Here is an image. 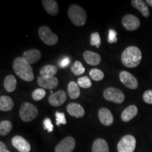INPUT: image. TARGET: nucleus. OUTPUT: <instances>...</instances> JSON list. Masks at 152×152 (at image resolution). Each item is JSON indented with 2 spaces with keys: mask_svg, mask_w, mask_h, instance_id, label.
<instances>
[{
  "mask_svg": "<svg viewBox=\"0 0 152 152\" xmlns=\"http://www.w3.org/2000/svg\"><path fill=\"white\" fill-rule=\"evenodd\" d=\"M121 22L123 27L129 31L137 30L140 26V21L139 18L132 14H127L123 16Z\"/></svg>",
  "mask_w": 152,
  "mask_h": 152,
  "instance_id": "nucleus-8",
  "label": "nucleus"
},
{
  "mask_svg": "<svg viewBox=\"0 0 152 152\" xmlns=\"http://www.w3.org/2000/svg\"><path fill=\"white\" fill-rule=\"evenodd\" d=\"M83 58L89 65L96 66L99 65L101 62L100 55L96 52H91V51H85L83 53Z\"/></svg>",
  "mask_w": 152,
  "mask_h": 152,
  "instance_id": "nucleus-18",
  "label": "nucleus"
},
{
  "mask_svg": "<svg viewBox=\"0 0 152 152\" xmlns=\"http://www.w3.org/2000/svg\"><path fill=\"white\" fill-rule=\"evenodd\" d=\"M146 2H147L148 4L150 6V7H152V0H147V1H146Z\"/></svg>",
  "mask_w": 152,
  "mask_h": 152,
  "instance_id": "nucleus-38",
  "label": "nucleus"
},
{
  "mask_svg": "<svg viewBox=\"0 0 152 152\" xmlns=\"http://www.w3.org/2000/svg\"><path fill=\"white\" fill-rule=\"evenodd\" d=\"M13 146L20 152H30L31 147L27 140L21 136H15L12 139Z\"/></svg>",
  "mask_w": 152,
  "mask_h": 152,
  "instance_id": "nucleus-12",
  "label": "nucleus"
},
{
  "mask_svg": "<svg viewBox=\"0 0 152 152\" xmlns=\"http://www.w3.org/2000/svg\"><path fill=\"white\" fill-rule=\"evenodd\" d=\"M75 140L72 137H66L55 147V152H72L75 149Z\"/></svg>",
  "mask_w": 152,
  "mask_h": 152,
  "instance_id": "nucleus-10",
  "label": "nucleus"
},
{
  "mask_svg": "<svg viewBox=\"0 0 152 152\" xmlns=\"http://www.w3.org/2000/svg\"><path fill=\"white\" fill-rule=\"evenodd\" d=\"M66 110L70 115L77 118L84 116L85 113L84 108L80 104L77 103H71L68 104V106H66Z\"/></svg>",
  "mask_w": 152,
  "mask_h": 152,
  "instance_id": "nucleus-16",
  "label": "nucleus"
},
{
  "mask_svg": "<svg viewBox=\"0 0 152 152\" xmlns=\"http://www.w3.org/2000/svg\"><path fill=\"white\" fill-rule=\"evenodd\" d=\"M13 69L15 73L25 81L31 82L34 80L33 68L23 57L15 58L13 63Z\"/></svg>",
  "mask_w": 152,
  "mask_h": 152,
  "instance_id": "nucleus-1",
  "label": "nucleus"
},
{
  "mask_svg": "<svg viewBox=\"0 0 152 152\" xmlns=\"http://www.w3.org/2000/svg\"><path fill=\"white\" fill-rule=\"evenodd\" d=\"M38 110L37 107L29 102H25L19 109V115L24 122H30L37 116Z\"/></svg>",
  "mask_w": 152,
  "mask_h": 152,
  "instance_id": "nucleus-4",
  "label": "nucleus"
},
{
  "mask_svg": "<svg viewBox=\"0 0 152 152\" xmlns=\"http://www.w3.org/2000/svg\"><path fill=\"white\" fill-rule=\"evenodd\" d=\"M117 33L114 30H109V37H108V41L109 43H115L117 42L116 37Z\"/></svg>",
  "mask_w": 152,
  "mask_h": 152,
  "instance_id": "nucleus-35",
  "label": "nucleus"
},
{
  "mask_svg": "<svg viewBox=\"0 0 152 152\" xmlns=\"http://www.w3.org/2000/svg\"><path fill=\"white\" fill-rule=\"evenodd\" d=\"M45 95H46V92L45 90L42 88H38L36 89L35 90L33 91V92L32 93V97L35 101H40L45 97Z\"/></svg>",
  "mask_w": 152,
  "mask_h": 152,
  "instance_id": "nucleus-30",
  "label": "nucleus"
},
{
  "mask_svg": "<svg viewBox=\"0 0 152 152\" xmlns=\"http://www.w3.org/2000/svg\"><path fill=\"white\" fill-rule=\"evenodd\" d=\"M77 85L82 88H90L92 86V81L87 76H83L77 80Z\"/></svg>",
  "mask_w": 152,
  "mask_h": 152,
  "instance_id": "nucleus-29",
  "label": "nucleus"
},
{
  "mask_svg": "<svg viewBox=\"0 0 152 152\" xmlns=\"http://www.w3.org/2000/svg\"><path fill=\"white\" fill-rule=\"evenodd\" d=\"M98 115L100 122L102 125H105V126H110L113 124L114 118L109 109H106V108H102L99 111Z\"/></svg>",
  "mask_w": 152,
  "mask_h": 152,
  "instance_id": "nucleus-13",
  "label": "nucleus"
},
{
  "mask_svg": "<svg viewBox=\"0 0 152 152\" xmlns=\"http://www.w3.org/2000/svg\"><path fill=\"white\" fill-rule=\"evenodd\" d=\"M45 11L49 15L52 16H56L59 11L58 3L55 0H43L42 1Z\"/></svg>",
  "mask_w": 152,
  "mask_h": 152,
  "instance_id": "nucleus-17",
  "label": "nucleus"
},
{
  "mask_svg": "<svg viewBox=\"0 0 152 152\" xmlns=\"http://www.w3.org/2000/svg\"><path fill=\"white\" fill-rule=\"evenodd\" d=\"M57 71H58V68H57L56 66L47 65L43 66L41 68L39 73H40L41 77H44V78H52V77H54Z\"/></svg>",
  "mask_w": 152,
  "mask_h": 152,
  "instance_id": "nucleus-22",
  "label": "nucleus"
},
{
  "mask_svg": "<svg viewBox=\"0 0 152 152\" xmlns=\"http://www.w3.org/2000/svg\"><path fill=\"white\" fill-rule=\"evenodd\" d=\"M143 99L146 103L152 104V90H147L144 93Z\"/></svg>",
  "mask_w": 152,
  "mask_h": 152,
  "instance_id": "nucleus-34",
  "label": "nucleus"
},
{
  "mask_svg": "<svg viewBox=\"0 0 152 152\" xmlns=\"http://www.w3.org/2000/svg\"><path fill=\"white\" fill-rule=\"evenodd\" d=\"M131 3H132L133 7L137 9L138 11H140L144 17L148 18L149 16V9L147 4H146V1H142V0H133L131 1Z\"/></svg>",
  "mask_w": 152,
  "mask_h": 152,
  "instance_id": "nucleus-21",
  "label": "nucleus"
},
{
  "mask_svg": "<svg viewBox=\"0 0 152 152\" xmlns=\"http://www.w3.org/2000/svg\"><path fill=\"white\" fill-rule=\"evenodd\" d=\"M37 84L39 87H42V89L52 90L58 85V80L56 77L52 78H44L39 76L37 77Z\"/></svg>",
  "mask_w": 152,
  "mask_h": 152,
  "instance_id": "nucleus-15",
  "label": "nucleus"
},
{
  "mask_svg": "<svg viewBox=\"0 0 152 152\" xmlns=\"http://www.w3.org/2000/svg\"><path fill=\"white\" fill-rule=\"evenodd\" d=\"M41 56L42 54L40 51H39L37 49H32L23 52L22 57L30 65H32V64H35L36 62H37L40 59Z\"/></svg>",
  "mask_w": 152,
  "mask_h": 152,
  "instance_id": "nucleus-14",
  "label": "nucleus"
},
{
  "mask_svg": "<svg viewBox=\"0 0 152 152\" xmlns=\"http://www.w3.org/2000/svg\"><path fill=\"white\" fill-rule=\"evenodd\" d=\"M68 94L70 98L72 99H76L80 95L79 85L74 81H71L68 83Z\"/></svg>",
  "mask_w": 152,
  "mask_h": 152,
  "instance_id": "nucleus-24",
  "label": "nucleus"
},
{
  "mask_svg": "<svg viewBox=\"0 0 152 152\" xmlns=\"http://www.w3.org/2000/svg\"><path fill=\"white\" fill-rule=\"evenodd\" d=\"M142 60V52L138 47L130 46L127 47L121 55V61L126 67L132 68L140 65Z\"/></svg>",
  "mask_w": 152,
  "mask_h": 152,
  "instance_id": "nucleus-2",
  "label": "nucleus"
},
{
  "mask_svg": "<svg viewBox=\"0 0 152 152\" xmlns=\"http://www.w3.org/2000/svg\"><path fill=\"white\" fill-rule=\"evenodd\" d=\"M90 44L92 46H95L96 48H99L101 45V37L98 33H93L91 35Z\"/></svg>",
  "mask_w": 152,
  "mask_h": 152,
  "instance_id": "nucleus-31",
  "label": "nucleus"
},
{
  "mask_svg": "<svg viewBox=\"0 0 152 152\" xmlns=\"http://www.w3.org/2000/svg\"><path fill=\"white\" fill-rule=\"evenodd\" d=\"M71 71L73 72V73L75 75H80L82 74L85 73V67L83 66V64L79 61H77L72 65L71 68Z\"/></svg>",
  "mask_w": 152,
  "mask_h": 152,
  "instance_id": "nucleus-27",
  "label": "nucleus"
},
{
  "mask_svg": "<svg viewBox=\"0 0 152 152\" xmlns=\"http://www.w3.org/2000/svg\"><path fill=\"white\" fill-rule=\"evenodd\" d=\"M56 115V125H60L61 124L66 125V115L64 113H61V112L57 111L55 113Z\"/></svg>",
  "mask_w": 152,
  "mask_h": 152,
  "instance_id": "nucleus-32",
  "label": "nucleus"
},
{
  "mask_svg": "<svg viewBox=\"0 0 152 152\" xmlns=\"http://www.w3.org/2000/svg\"><path fill=\"white\" fill-rule=\"evenodd\" d=\"M90 76L93 80L94 81H100L103 80L104 77V73L97 68H94L90 71Z\"/></svg>",
  "mask_w": 152,
  "mask_h": 152,
  "instance_id": "nucleus-28",
  "label": "nucleus"
},
{
  "mask_svg": "<svg viewBox=\"0 0 152 152\" xmlns=\"http://www.w3.org/2000/svg\"><path fill=\"white\" fill-rule=\"evenodd\" d=\"M43 125L44 128L48 131L49 132H52L53 130H54V126H53L52 121H51V120L48 118H47L44 120Z\"/></svg>",
  "mask_w": 152,
  "mask_h": 152,
  "instance_id": "nucleus-33",
  "label": "nucleus"
},
{
  "mask_svg": "<svg viewBox=\"0 0 152 152\" xmlns=\"http://www.w3.org/2000/svg\"><path fill=\"white\" fill-rule=\"evenodd\" d=\"M70 63H71V60H70V58H68V57H65V58H63V59L59 63V65L61 68H65L66 66L69 65Z\"/></svg>",
  "mask_w": 152,
  "mask_h": 152,
  "instance_id": "nucleus-36",
  "label": "nucleus"
},
{
  "mask_svg": "<svg viewBox=\"0 0 152 152\" xmlns=\"http://www.w3.org/2000/svg\"><path fill=\"white\" fill-rule=\"evenodd\" d=\"M135 147L136 139L130 134L123 137L117 146L118 152H134Z\"/></svg>",
  "mask_w": 152,
  "mask_h": 152,
  "instance_id": "nucleus-7",
  "label": "nucleus"
},
{
  "mask_svg": "<svg viewBox=\"0 0 152 152\" xmlns=\"http://www.w3.org/2000/svg\"><path fill=\"white\" fill-rule=\"evenodd\" d=\"M138 113V109L135 105L128 106L121 113V119L123 122H129L136 116Z\"/></svg>",
  "mask_w": 152,
  "mask_h": 152,
  "instance_id": "nucleus-19",
  "label": "nucleus"
},
{
  "mask_svg": "<svg viewBox=\"0 0 152 152\" xmlns=\"http://www.w3.org/2000/svg\"><path fill=\"white\" fill-rule=\"evenodd\" d=\"M38 34L41 40L49 46L56 45L58 41V36L53 33L48 26H41L38 30Z\"/></svg>",
  "mask_w": 152,
  "mask_h": 152,
  "instance_id": "nucleus-5",
  "label": "nucleus"
},
{
  "mask_svg": "<svg viewBox=\"0 0 152 152\" xmlns=\"http://www.w3.org/2000/svg\"><path fill=\"white\" fill-rule=\"evenodd\" d=\"M68 15L70 20L76 26H83L87 20V14L84 9L78 5L73 4L69 7Z\"/></svg>",
  "mask_w": 152,
  "mask_h": 152,
  "instance_id": "nucleus-3",
  "label": "nucleus"
},
{
  "mask_svg": "<svg viewBox=\"0 0 152 152\" xmlns=\"http://www.w3.org/2000/svg\"><path fill=\"white\" fill-rule=\"evenodd\" d=\"M103 94L106 100L115 104H121L125 100L124 93L115 87H108L104 91Z\"/></svg>",
  "mask_w": 152,
  "mask_h": 152,
  "instance_id": "nucleus-6",
  "label": "nucleus"
},
{
  "mask_svg": "<svg viewBox=\"0 0 152 152\" xmlns=\"http://www.w3.org/2000/svg\"><path fill=\"white\" fill-rule=\"evenodd\" d=\"M12 123L9 121H3L0 123V134L5 136L8 134L12 129Z\"/></svg>",
  "mask_w": 152,
  "mask_h": 152,
  "instance_id": "nucleus-26",
  "label": "nucleus"
},
{
  "mask_svg": "<svg viewBox=\"0 0 152 152\" xmlns=\"http://www.w3.org/2000/svg\"><path fill=\"white\" fill-rule=\"evenodd\" d=\"M14 106V101L8 96L3 95L0 97V110L1 111H9Z\"/></svg>",
  "mask_w": 152,
  "mask_h": 152,
  "instance_id": "nucleus-23",
  "label": "nucleus"
},
{
  "mask_svg": "<svg viewBox=\"0 0 152 152\" xmlns=\"http://www.w3.org/2000/svg\"><path fill=\"white\" fill-rule=\"evenodd\" d=\"M92 152H109V144L104 139H96L92 144Z\"/></svg>",
  "mask_w": 152,
  "mask_h": 152,
  "instance_id": "nucleus-20",
  "label": "nucleus"
},
{
  "mask_svg": "<svg viewBox=\"0 0 152 152\" xmlns=\"http://www.w3.org/2000/svg\"><path fill=\"white\" fill-rule=\"evenodd\" d=\"M16 79L13 75H9L5 77L4 85L5 90L8 92H12L16 88Z\"/></svg>",
  "mask_w": 152,
  "mask_h": 152,
  "instance_id": "nucleus-25",
  "label": "nucleus"
},
{
  "mask_svg": "<svg viewBox=\"0 0 152 152\" xmlns=\"http://www.w3.org/2000/svg\"><path fill=\"white\" fill-rule=\"evenodd\" d=\"M0 152H10L3 142H0Z\"/></svg>",
  "mask_w": 152,
  "mask_h": 152,
  "instance_id": "nucleus-37",
  "label": "nucleus"
},
{
  "mask_svg": "<svg viewBox=\"0 0 152 152\" xmlns=\"http://www.w3.org/2000/svg\"><path fill=\"white\" fill-rule=\"evenodd\" d=\"M66 101V93L64 90H58L52 93L49 96V102L51 105L55 107L62 106Z\"/></svg>",
  "mask_w": 152,
  "mask_h": 152,
  "instance_id": "nucleus-11",
  "label": "nucleus"
},
{
  "mask_svg": "<svg viewBox=\"0 0 152 152\" xmlns=\"http://www.w3.org/2000/svg\"><path fill=\"white\" fill-rule=\"evenodd\" d=\"M119 77L122 83L129 89L135 90L138 87V81L134 75L127 71H121Z\"/></svg>",
  "mask_w": 152,
  "mask_h": 152,
  "instance_id": "nucleus-9",
  "label": "nucleus"
}]
</instances>
